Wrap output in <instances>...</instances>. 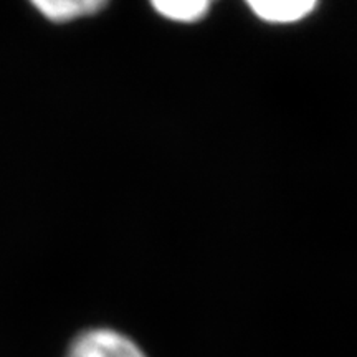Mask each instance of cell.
I'll return each instance as SVG.
<instances>
[{"mask_svg":"<svg viewBox=\"0 0 357 357\" xmlns=\"http://www.w3.org/2000/svg\"><path fill=\"white\" fill-rule=\"evenodd\" d=\"M65 357H146L136 342L113 329H91L71 342Z\"/></svg>","mask_w":357,"mask_h":357,"instance_id":"1","label":"cell"},{"mask_svg":"<svg viewBox=\"0 0 357 357\" xmlns=\"http://www.w3.org/2000/svg\"><path fill=\"white\" fill-rule=\"evenodd\" d=\"M250 8L270 24H289L305 19L318 7L314 0H252Z\"/></svg>","mask_w":357,"mask_h":357,"instance_id":"2","label":"cell"},{"mask_svg":"<svg viewBox=\"0 0 357 357\" xmlns=\"http://www.w3.org/2000/svg\"><path fill=\"white\" fill-rule=\"evenodd\" d=\"M38 12L52 22H70L83 15H91L98 10L106 7L105 2L100 0H42V2H33Z\"/></svg>","mask_w":357,"mask_h":357,"instance_id":"3","label":"cell"},{"mask_svg":"<svg viewBox=\"0 0 357 357\" xmlns=\"http://www.w3.org/2000/svg\"><path fill=\"white\" fill-rule=\"evenodd\" d=\"M153 7L174 22H195L207 13L211 2L207 0H187V2H153Z\"/></svg>","mask_w":357,"mask_h":357,"instance_id":"4","label":"cell"}]
</instances>
